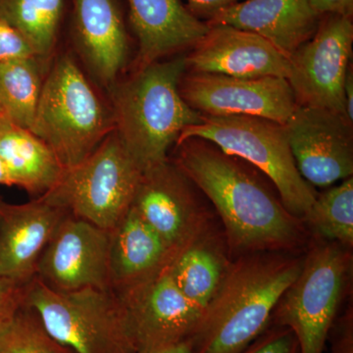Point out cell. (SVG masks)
<instances>
[{
  "label": "cell",
  "instance_id": "obj_6",
  "mask_svg": "<svg viewBox=\"0 0 353 353\" xmlns=\"http://www.w3.org/2000/svg\"><path fill=\"white\" fill-rule=\"evenodd\" d=\"M24 305L50 336L74 353H136L120 297L111 289L62 292L38 277L26 285Z\"/></svg>",
  "mask_w": 353,
  "mask_h": 353
},
{
  "label": "cell",
  "instance_id": "obj_15",
  "mask_svg": "<svg viewBox=\"0 0 353 353\" xmlns=\"http://www.w3.org/2000/svg\"><path fill=\"white\" fill-rule=\"evenodd\" d=\"M194 73L234 78L281 77L288 79L290 58L268 41L226 25H209L208 34L185 58Z\"/></svg>",
  "mask_w": 353,
  "mask_h": 353
},
{
  "label": "cell",
  "instance_id": "obj_30",
  "mask_svg": "<svg viewBox=\"0 0 353 353\" xmlns=\"http://www.w3.org/2000/svg\"><path fill=\"white\" fill-rule=\"evenodd\" d=\"M331 350L329 353H353L352 307L347 308L340 319L336 320L331 330Z\"/></svg>",
  "mask_w": 353,
  "mask_h": 353
},
{
  "label": "cell",
  "instance_id": "obj_33",
  "mask_svg": "<svg viewBox=\"0 0 353 353\" xmlns=\"http://www.w3.org/2000/svg\"><path fill=\"white\" fill-rule=\"evenodd\" d=\"M345 113L348 119L353 122V72L348 68L345 83Z\"/></svg>",
  "mask_w": 353,
  "mask_h": 353
},
{
  "label": "cell",
  "instance_id": "obj_4",
  "mask_svg": "<svg viewBox=\"0 0 353 353\" xmlns=\"http://www.w3.org/2000/svg\"><path fill=\"white\" fill-rule=\"evenodd\" d=\"M114 130L112 112L78 65L69 55L60 57L43 80L30 131L67 169L94 152Z\"/></svg>",
  "mask_w": 353,
  "mask_h": 353
},
{
  "label": "cell",
  "instance_id": "obj_9",
  "mask_svg": "<svg viewBox=\"0 0 353 353\" xmlns=\"http://www.w3.org/2000/svg\"><path fill=\"white\" fill-rule=\"evenodd\" d=\"M352 43V18L322 16L312 38L290 57L287 80L297 105L328 109L347 116L345 83Z\"/></svg>",
  "mask_w": 353,
  "mask_h": 353
},
{
  "label": "cell",
  "instance_id": "obj_14",
  "mask_svg": "<svg viewBox=\"0 0 353 353\" xmlns=\"http://www.w3.org/2000/svg\"><path fill=\"white\" fill-rule=\"evenodd\" d=\"M62 292L109 285V232L67 213L44 248L37 275Z\"/></svg>",
  "mask_w": 353,
  "mask_h": 353
},
{
  "label": "cell",
  "instance_id": "obj_16",
  "mask_svg": "<svg viewBox=\"0 0 353 353\" xmlns=\"http://www.w3.org/2000/svg\"><path fill=\"white\" fill-rule=\"evenodd\" d=\"M67 213L41 197L24 204L0 199V278L26 285Z\"/></svg>",
  "mask_w": 353,
  "mask_h": 353
},
{
  "label": "cell",
  "instance_id": "obj_34",
  "mask_svg": "<svg viewBox=\"0 0 353 353\" xmlns=\"http://www.w3.org/2000/svg\"><path fill=\"white\" fill-rule=\"evenodd\" d=\"M145 353H190V341L181 343L176 347L166 348V350H157V352H145Z\"/></svg>",
  "mask_w": 353,
  "mask_h": 353
},
{
  "label": "cell",
  "instance_id": "obj_29",
  "mask_svg": "<svg viewBox=\"0 0 353 353\" xmlns=\"http://www.w3.org/2000/svg\"><path fill=\"white\" fill-rule=\"evenodd\" d=\"M32 57L36 54L27 41L0 18V64Z\"/></svg>",
  "mask_w": 353,
  "mask_h": 353
},
{
  "label": "cell",
  "instance_id": "obj_21",
  "mask_svg": "<svg viewBox=\"0 0 353 353\" xmlns=\"http://www.w3.org/2000/svg\"><path fill=\"white\" fill-rule=\"evenodd\" d=\"M0 160L11 187L16 185L37 199L52 190L65 170L50 146L3 115H0Z\"/></svg>",
  "mask_w": 353,
  "mask_h": 353
},
{
  "label": "cell",
  "instance_id": "obj_36",
  "mask_svg": "<svg viewBox=\"0 0 353 353\" xmlns=\"http://www.w3.org/2000/svg\"><path fill=\"white\" fill-rule=\"evenodd\" d=\"M0 115H1V114H0Z\"/></svg>",
  "mask_w": 353,
  "mask_h": 353
},
{
  "label": "cell",
  "instance_id": "obj_11",
  "mask_svg": "<svg viewBox=\"0 0 353 353\" xmlns=\"http://www.w3.org/2000/svg\"><path fill=\"white\" fill-rule=\"evenodd\" d=\"M183 99L204 115H245L285 124L297 108L287 79L281 77L234 78L192 73L182 77Z\"/></svg>",
  "mask_w": 353,
  "mask_h": 353
},
{
  "label": "cell",
  "instance_id": "obj_3",
  "mask_svg": "<svg viewBox=\"0 0 353 353\" xmlns=\"http://www.w3.org/2000/svg\"><path fill=\"white\" fill-rule=\"evenodd\" d=\"M185 68V58L158 61L112 85L114 131L141 172L167 161L181 134L201 121L179 88Z\"/></svg>",
  "mask_w": 353,
  "mask_h": 353
},
{
  "label": "cell",
  "instance_id": "obj_23",
  "mask_svg": "<svg viewBox=\"0 0 353 353\" xmlns=\"http://www.w3.org/2000/svg\"><path fill=\"white\" fill-rule=\"evenodd\" d=\"M39 61L41 58L32 57L0 64V114L28 130L43 88Z\"/></svg>",
  "mask_w": 353,
  "mask_h": 353
},
{
  "label": "cell",
  "instance_id": "obj_5",
  "mask_svg": "<svg viewBox=\"0 0 353 353\" xmlns=\"http://www.w3.org/2000/svg\"><path fill=\"white\" fill-rule=\"evenodd\" d=\"M306 250L301 273L279 301L271 325L292 330L299 353H324L350 285L352 252L318 236Z\"/></svg>",
  "mask_w": 353,
  "mask_h": 353
},
{
  "label": "cell",
  "instance_id": "obj_13",
  "mask_svg": "<svg viewBox=\"0 0 353 353\" xmlns=\"http://www.w3.org/2000/svg\"><path fill=\"white\" fill-rule=\"evenodd\" d=\"M352 124L343 114L297 105L285 127L297 170L309 185L329 187L352 176Z\"/></svg>",
  "mask_w": 353,
  "mask_h": 353
},
{
  "label": "cell",
  "instance_id": "obj_17",
  "mask_svg": "<svg viewBox=\"0 0 353 353\" xmlns=\"http://www.w3.org/2000/svg\"><path fill=\"white\" fill-rule=\"evenodd\" d=\"M321 17L310 0H243L222 9L206 23L259 34L290 58L312 38Z\"/></svg>",
  "mask_w": 353,
  "mask_h": 353
},
{
  "label": "cell",
  "instance_id": "obj_25",
  "mask_svg": "<svg viewBox=\"0 0 353 353\" xmlns=\"http://www.w3.org/2000/svg\"><path fill=\"white\" fill-rule=\"evenodd\" d=\"M301 220L315 236L340 243L352 250V176L316 196L312 205Z\"/></svg>",
  "mask_w": 353,
  "mask_h": 353
},
{
  "label": "cell",
  "instance_id": "obj_26",
  "mask_svg": "<svg viewBox=\"0 0 353 353\" xmlns=\"http://www.w3.org/2000/svg\"><path fill=\"white\" fill-rule=\"evenodd\" d=\"M0 353H74L55 341L38 314L23 305L0 333Z\"/></svg>",
  "mask_w": 353,
  "mask_h": 353
},
{
  "label": "cell",
  "instance_id": "obj_24",
  "mask_svg": "<svg viewBox=\"0 0 353 353\" xmlns=\"http://www.w3.org/2000/svg\"><path fill=\"white\" fill-rule=\"evenodd\" d=\"M64 0H0V18L30 44L37 57L55 48Z\"/></svg>",
  "mask_w": 353,
  "mask_h": 353
},
{
  "label": "cell",
  "instance_id": "obj_22",
  "mask_svg": "<svg viewBox=\"0 0 353 353\" xmlns=\"http://www.w3.org/2000/svg\"><path fill=\"white\" fill-rule=\"evenodd\" d=\"M231 262L225 238L210 228L179 252L168 269L183 296L204 311Z\"/></svg>",
  "mask_w": 353,
  "mask_h": 353
},
{
  "label": "cell",
  "instance_id": "obj_8",
  "mask_svg": "<svg viewBox=\"0 0 353 353\" xmlns=\"http://www.w3.org/2000/svg\"><path fill=\"white\" fill-rule=\"evenodd\" d=\"M141 174L113 131L82 162L65 169L59 182L41 197L110 232L131 208Z\"/></svg>",
  "mask_w": 353,
  "mask_h": 353
},
{
  "label": "cell",
  "instance_id": "obj_18",
  "mask_svg": "<svg viewBox=\"0 0 353 353\" xmlns=\"http://www.w3.org/2000/svg\"><path fill=\"white\" fill-rule=\"evenodd\" d=\"M130 20L139 41L136 70L161 58L194 48L209 25L185 8L180 0H128Z\"/></svg>",
  "mask_w": 353,
  "mask_h": 353
},
{
  "label": "cell",
  "instance_id": "obj_31",
  "mask_svg": "<svg viewBox=\"0 0 353 353\" xmlns=\"http://www.w3.org/2000/svg\"><path fill=\"white\" fill-rule=\"evenodd\" d=\"M189 10L199 19L210 20L222 9L233 6L243 0H188Z\"/></svg>",
  "mask_w": 353,
  "mask_h": 353
},
{
  "label": "cell",
  "instance_id": "obj_12",
  "mask_svg": "<svg viewBox=\"0 0 353 353\" xmlns=\"http://www.w3.org/2000/svg\"><path fill=\"white\" fill-rule=\"evenodd\" d=\"M118 296L136 353L190 341L203 316L204 311L178 289L168 267L148 284Z\"/></svg>",
  "mask_w": 353,
  "mask_h": 353
},
{
  "label": "cell",
  "instance_id": "obj_7",
  "mask_svg": "<svg viewBox=\"0 0 353 353\" xmlns=\"http://www.w3.org/2000/svg\"><path fill=\"white\" fill-rule=\"evenodd\" d=\"M192 138L208 141L257 168L273 183L288 211L299 219L317 196L297 170L285 124L252 116L202 115L199 124L181 134L176 145Z\"/></svg>",
  "mask_w": 353,
  "mask_h": 353
},
{
  "label": "cell",
  "instance_id": "obj_20",
  "mask_svg": "<svg viewBox=\"0 0 353 353\" xmlns=\"http://www.w3.org/2000/svg\"><path fill=\"white\" fill-rule=\"evenodd\" d=\"M74 32L92 73L103 85H114L128 50L126 30L115 1L74 0Z\"/></svg>",
  "mask_w": 353,
  "mask_h": 353
},
{
  "label": "cell",
  "instance_id": "obj_19",
  "mask_svg": "<svg viewBox=\"0 0 353 353\" xmlns=\"http://www.w3.org/2000/svg\"><path fill=\"white\" fill-rule=\"evenodd\" d=\"M172 259L164 241L132 208L109 232V285L117 294L152 282Z\"/></svg>",
  "mask_w": 353,
  "mask_h": 353
},
{
  "label": "cell",
  "instance_id": "obj_27",
  "mask_svg": "<svg viewBox=\"0 0 353 353\" xmlns=\"http://www.w3.org/2000/svg\"><path fill=\"white\" fill-rule=\"evenodd\" d=\"M239 353H299L296 334L288 327L271 325Z\"/></svg>",
  "mask_w": 353,
  "mask_h": 353
},
{
  "label": "cell",
  "instance_id": "obj_28",
  "mask_svg": "<svg viewBox=\"0 0 353 353\" xmlns=\"http://www.w3.org/2000/svg\"><path fill=\"white\" fill-rule=\"evenodd\" d=\"M26 285L0 278V333L24 305Z\"/></svg>",
  "mask_w": 353,
  "mask_h": 353
},
{
  "label": "cell",
  "instance_id": "obj_1",
  "mask_svg": "<svg viewBox=\"0 0 353 353\" xmlns=\"http://www.w3.org/2000/svg\"><path fill=\"white\" fill-rule=\"evenodd\" d=\"M176 150L172 162L212 202L224 225L232 259L307 248L310 240L303 221L290 213L243 160L201 139H185Z\"/></svg>",
  "mask_w": 353,
  "mask_h": 353
},
{
  "label": "cell",
  "instance_id": "obj_2",
  "mask_svg": "<svg viewBox=\"0 0 353 353\" xmlns=\"http://www.w3.org/2000/svg\"><path fill=\"white\" fill-rule=\"evenodd\" d=\"M304 254L265 252L231 264L206 306L190 353H239L271 326L281 297L303 268Z\"/></svg>",
  "mask_w": 353,
  "mask_h": 353
},
{
  "label": "cell",
  "instance_id": "obj_35",
  "mask_svg": "<svg viewBox=\"0 0 353 353\" xmlns=\"http://www.w3.org/2000/svg\"><path fill=\"white\" fill-rule=\"evenodd\" d=\"M0 185H8V187H11L10 181H9L6 168H4L1 160H0Z\"/></svg>",
  "mask_w": 353,
  "mask_h": 353
},
{
  "label": "cell",
  "instance_id": "obj_32",
  "mask_svg": "<svg viewBox=\"0 0 353 353\" xmlns=\"http://www.w3.org/2000/svg\"><path fill=\"white\" fill-rule=\"evenodd\" d=\"M310 3L319 15L334 14L352 18L353 0H310Z\"/></svg>",
  "mask_w": 353,
  "mask_h": 353
},
{
  "label": "cell",
  "instance_id": "obj_10",
  "mask_svg": "<svg viewBox=\"0 0 353 353\" xmlns=\"http://www.w3.org/2000/svg\"><path fill=\"white\" fill-rule=\"evenodd\" d=\"M131 208L164 241L173 259L211 228L192 183L169 159L143 172Z\"/></svg>",
  "mask_w": 353,
  "mask_h": 353
}]
</instances>
